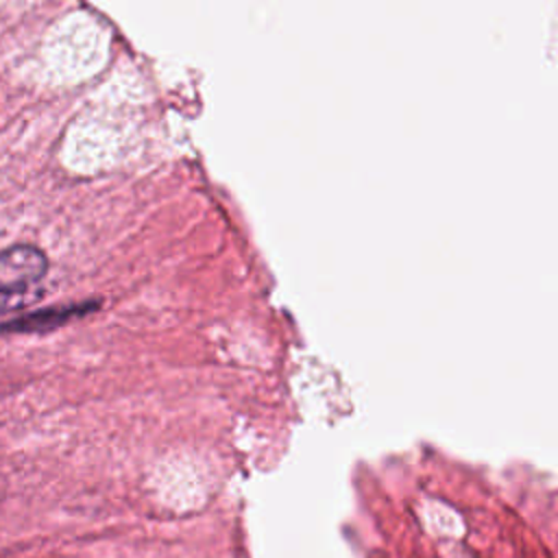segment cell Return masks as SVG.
Masks as SVG:
<instances>
[{
	"label": "cell",
	"instance_id": "1",
	"mask_svg": "<svg viewBox=\"0 0 558 558\" xmlns=\"http://www.w3.org/2000/svg\"><path fill=\"white\" fill-rule=\"evenodd\" d=\"M48 270V257L33 244H15L0 253V288L39 283Z\"/></svg>",
	"mask_w": 558,
	"mask_h": 558
},
{
	"label": "cell",
	"instance_id": "2",
	"mask_svg": "<svg viewBox=\"0 0 558 558\" xmlns=\"http://www.w3.org/2000/svg\"><path fill=\"white\" fill-rule=\"evenodd\" d=\"M94 305L92 303H81V305H65V307H50V310H39L28 316L15 318L7 325H2L4 331H48L52 327L65 325L68 320L83 316L89 312Z\"/></svg>",
	"mask_w": 558,
	"mask_h": 558
},
{
	"label": "cell",
	"instance_id": "3",
	"mask_svg": "<svg viewBox=\"0 0 558 558\" xmlns=\"http://www.w3.org/2000/svg\"><path fill=\"white\" fill-rule=\"evenodd\" d=\"M41 296H44V288L39 283L0 288V314L20 312L28 305H35Z\"/></svg>",
	"mask_w": 558,
	"mask_h": 558
}]
</instances>
